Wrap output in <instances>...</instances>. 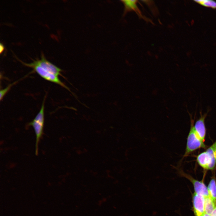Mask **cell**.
Instances as JSON below:
<instances>
[{
  "label": "cell",
  "instance_id": "13",
  "mask_svg": "<svg viewBox=\"0 0 216 216\" xmlns=\"http://www.w3.org/2000/svg\"><path fill=\"white\" fill-rule=\"evenodd\" d=\"M15 83V82L13 83H12L9 84L8 86H7L5 88L1 89L0 91V100H2L3 98L7 93L9 91L12 86Z\"/></svg>",
  "mask_w": 216,
  "mask_h": 216
},
{
  "label": "cell",
  "instance_id": "8",
  "mask_svg": "<svg viewBox=\"0 0 216 216\" xmlns=\"http://www.w3.org/2000/svg\"><path fill=\"white\" fill-rule=\"evenodd\" d=\"M205 201L204 196L194 193L193 197V205L196 216H202L205 213Z\"/></svg>",
  "mask_w": 216,
  "mask_h": 216
},
{
  "label": "cell",
  "instance_id": "3",
  "mask_svg": "<svg viewBox=\"0 0 216 216\" xmlns=\"http://www.w3.org/2000/svg\"><path fill=\"white\" fill-rule=\"evenodd\" d=\"M45 98H44L41 107L34 118L29 123V125L33 128L36 135L35 154L38 153V145L43 134L44 122V104Z\"/></svg>",
  "mask_w": 216,
  "mask_h": 216
},
{
  "label": "cell",
  "instance_id": "2",
  "mask_svg": "<svg viewBox=\"0 0 216 216\" xmlns=\"http://www.w3.org/2000/svg\"><path fill=\"white\" fill-rule=\"evenodd\" d=\"M190 117V127L188 134L186 149L183 158L188 156L190 154L200 148H206V145L199 137L194 128V120Z\"/></svg>",
  "mask_w": 216,
  "mask_h": 216
},
{
  "label": "cell",
  "instance_id": "16",
  "mask_svg": "<svg viewBox=\"0 0 216 216\" xmlns=\"http://www.w3.org/2000/svg\"><path fill=\"white\" fill-rule=\"evenodd\" d=\"M202 216H212L211 215L205 213Z\"/></svg>",
  "mask_w": 216,
  "mask_h": 216
},
{
  "label": "cell",
  "instance_id": "1",
  "mask_svg": "<svg viewBox=\"0 0 216 216\" xmlns=\"http://www.w3.org/2000/svg\"><path fill=\"white\" fill-rule=\"evenodd\" d=\"M198 164L204 170H214L216 166V141L196 157Z\"/></svg>",
  "mask_w": 216,
  "mask_h": 216
},
{
  "label": "cell",
  "instance_id": "12",
  "mask_svg": "<svg viewBox=\"0 0 216 216\" xmlns=\"http://www.w3.org/2000/svg\"><path fill=\"white\" fill-rule=\"evenodd\" d=\"M196 2L204 7L216 9V2L211 0H194Z\"/></svg>",
  "mask_w": 216,
  "mask_h": 216
},
{
  "label": "cell",
  "instance_id": "9",
  "mask_svg": "<svg viewBox=\"0 0 216 216\" xmlns=\"http://www.w3.org/2000/svg\"><path fill=\"white\" fill-rule=\"evenodd\" d=\"M125 8V12L131 11L136 12L140 17L143 18L141 11L138 8L137 3V0H125L122 1Z\"/></svg>",
  "mask_w": 216,
  "mask_h": 216
},
{
  "label": "cell",
  "instance_id": "7",
  "mask_svg": "<svg viewBox=\"0 0 216 216\" xmlns=\"http://www.w3.org/2000/svg\"><path fill=\"white\" fill-rule=\"evenodd\" d=\"M207 113L202 114L200 113L199 118L194 124V128L197 134L204 142L205 141L206 134L205 121Z\"/></svg>",
  "mask_w": 216,
  "mask_h": 216
},
{
  "label": "cell",
  "instance_id": "5",
  "mask_svg": "<svg viewBox=\"0 0 216 216\" xmlns=\"http://www.w3.org/2000/svg\"><path fill=\"white\" fill-rule=\"evenodd\" d=\"M178 173L179 175L187 178L192 182L195 193L203 196L205 198L209 196L207 188L203 181H199L194 179L190 175L180 170H178Z\"/></svg>",
  "mask_w": 216,
  "mask_h": 216
},
{
  "label": "cell",
  "instance_id": "4",
  "mask_svg": "<svg viewBox=\"0 0 216 216\" xmlns=\"http://www.w3.org/2000/svg\"><path fill=\"white\" fill-rule=\"evenodd\" d=\"M16 57L24 65L32 68L34 71L44 79L57 84L65 88L72 93L69 88L60 80L58 76L51 73L46 72L40 66L34 64L32 62L29 63H26L20 60Z\"/></svg>",
  "mask_w": 216,
  "mask_h": 216
},
{
  "label": "cell",
  "instance_id": "10",
  "mask_svg": "<svg viewBox=\"0 0 216 216\" xmlns=\"http://www.w3.org/2000/svg\"><path fill=\"white\" fill-rule=\"evenodd\" d=\"M216 208V202L213 200L210 196L205 198V213L211 214Z\"/></svg>",
  "mask_w": 216,
  "mask_h": 216
},
{
  "label": "cell",
  "instance_id": "15",
  "mask_svg": "<svg viewBox=\"0 0 216 216\" xmlns=\"http://www.w3.org/2000/svg\"><path fill=\"white\" fill-rule=\"evenodd\" d=\"M211 215L212 216H216V208L213 211Z\"/></svg>",
  "mask_w": 216,
  "mask_h": 216
},
{
  "label": "cell",
  "instance_id": "11",
  "mask_svg": "<svg viewBox=\"0 0 216 216\" xmlns=\"http://www.w3.org/2000/svg\"><path fill=\"white\" fill-rule=\"evenodd\" d=\"M207 188L209 196L216 202V182L214 177L211 180Z\"/></svg>",
  "mask_w": 216,
  "mask_h": 216
},
{
  "label": "cell",
  "instance_id": "6",
  "mask_svg": "<svg viewBox=\"0 0 216 216\" xmlns=\"http://www.w3.org/2000/svg\"><path fill=\"white\" fill-rule=\"evenodd\" d=\"M32 62L41 67L46 72H49L58 76H62L61 72L62 70L48 61L45 58L43 53H41V58L33 60Z\"/></svg>",
  "mask_w": 216,
  "mask_h": 216
},
{
  "label": "cell",
  "instance_id": "14",
  "mask_svg": "<svg viewBox=\"0 0 216 216\" xmlns=\"http://www.w3.org/2000/svg\"><path fill=\"white\" fill-rule=\"evenodd\" d=\"M4 50V46L3 44L2 43H0V52L1 54Z\"/></svg>",
  "mask_w": 216,
  "mask_h": 216
}]
</instances>
